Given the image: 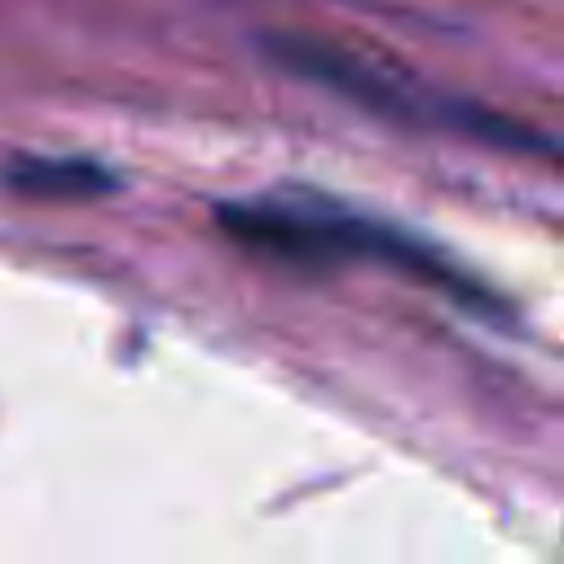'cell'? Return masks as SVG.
Returning a JSON list of instances; mask_svg holds the SVG:
<instances>
[{
	"label": "cell",
	"instance_id": "obj_1",
	"mask_svg": "<svg viewBox=\"0 0 564 564\" xmlns=\"http://www.w3.org/2000/svg\"><path fill=\"white\" fill-rule=\"evenodd\" d=\"M216 220L225 234H234L242 247L264 251L286 264H335V260H375L397 273H410L449 300L494 313L498 300L467 278L458 264H449L432 242L370 220L361 212H348L339 203H326L317 194H269V198H247V203H220Z\"/></svg>",
	"mask_w": 564,
	"mask_h": 564
},
{
	"label": "cell",
	"instance_id": "obj_2",
	"mask_svg": "<svg viewBox=\"0 0 564 564\" xmlns=\"http://www.w3.org/2000/svg\"><path fill=\"white\" fill-rule=\"evenodd\" d=\"M269 48H273V57L286 62L295 75L317 79V84H326L330 93H339V97H348V101H357L361 110H375V115H383V119L423 123V128H454V132L480 137V141H489V145L555 154V145L542 141L538 132H529V128H520V123H511V119L485 115V110H476V106H463V101L427 97V93H419L414 84L388 75L383 66H370V62H361L357 53L335 48V44H326V40L273 35Z\"/></svg>",
	"mask_w": 564,
	"mask_h": 564
},
{
	"label": "cell",
	"instance_id": "obj_3",
	"mask_svg": "<svg viewBox=\"0 0 564 564\" xmlns=\"http://www.w3.org/2000/svg\"><path fill=\"white\" fill-rule=\"evenodd\" d=\"M4 181L22 194H40V198H88L115 185V176L97 163L84 159H18Z\"/></svg>",
	"mask_w": 564,
	"mask_h": 564
}]
</instances>
